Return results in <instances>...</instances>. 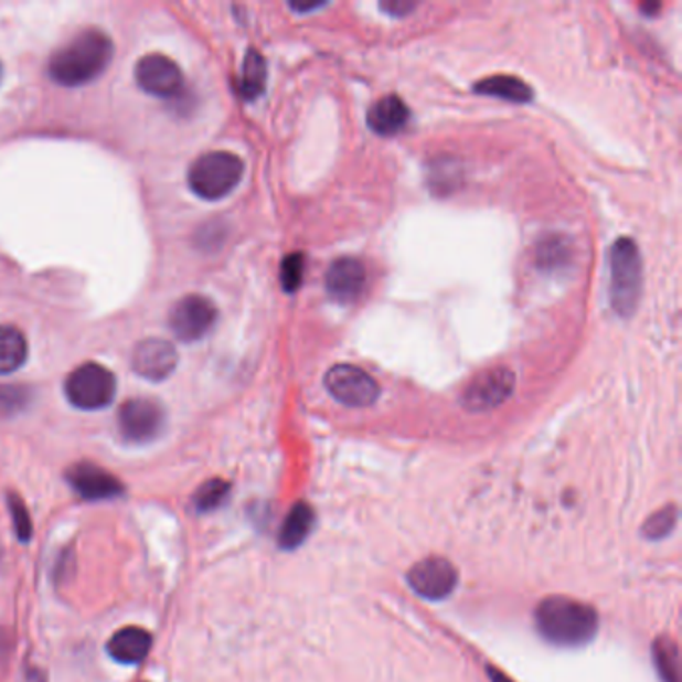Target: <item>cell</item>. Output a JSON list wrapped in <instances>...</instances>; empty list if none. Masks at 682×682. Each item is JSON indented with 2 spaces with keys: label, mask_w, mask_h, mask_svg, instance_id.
<instances>
[{
  "label": "cell",
  "mask_w": 682,
  "mask_h": 682,
  "mask_svg": "<svg viewBox=\"0 0 682 682\" xmlns=\"http://www.w3.org/2000/svg\"><path fill=\"white\" fill-rule=\"evenodd\" d=\"M113 54L115 44L105 32L96 29L78 32L51 56L49 76L56 85H88L107 71Z\"/></svg>",
  "instance_id": "1"
},
{
  "label": "cell",
  "mask_w": 682,
  "mask_h": 682,
  "mask_svg": "<svg viewBox=\"0 0 682 682\" xmlns=\"http://www.w3.org/2000/svg\"><path fill=\"white\" fill-rule=\"evenodd\" d=\"M536 627L558 647H583L597 635V610L575 598L548 597L536 607Z\"/></svg>",
  "instance_id": "2"
},
{
  "label": "cell",
  "mask_w": 682,
  "mask_h": 682,
  "mask_svg": "<svg viewBox=\"0 0 682 682\" xmlns=\"http://www.w3.org/2000/svg\"><path fill=\"white\" fill-rule=\"evenodd\" d=\"M610 268V305L615 312L629 319L639 307L642 295V258L637 243L622 236L610 246L608 255Z\"/></svg>",
  "instance_id": "3"
},
{
  "label": "cell",
  "mask_w": 682,
  "mask_h": 682,
  "mask_svg": "<svg viewBox=\"0 0 682 682\" xmlns=\"http://www.w3.org/2000/svg\"><path fill=\"white\" fill-rule=\"evenodd\" d=\"M245 162L233 152L213 150L194 160L189 171L191 191L204 201H219L243 181Z\"/></svg>",
  "instance_id": "4"
},
{
  "label": "cell",
  "mask_w": 682,
  "mask_h": 682,
  "mask_svg": "<svg viewBox=\"0 0 682 682\" xmlns=\"http://www.w3.org/2000/svg\"><path fill=\"white\" fill-rule=\"evenodd\" d=\"M64 393L76 408L98 411L113 403L117 395V381L107 366L85 363L66 376Z\"/></svg>",
  "instance_id": "5"
},
{
  "label": "cell",
  "mask_w": 682,
  "mask_h": 682,
  "mask_svg": "<svg viewBox=\"0 0 682 682\" xmlns=\"http://www.w3.org/2000/svg\"><path fill=\"white\" fill-rule=\"evenodd\" d=\"M324 386L337 403L351 408L371 406L381 395L373 376L354 364H334L324 374Z\"/></svg>",
  "instance_id": "6"
},
{
  "label": "cell",
  "mask_w": 682,
  "mask_h": 682,
  "mask_svg": "<svg viewBox=\"0 0 682 682\" xmlns=\"http://www.w3.org/2000/svg\"><path fill=\"white\" fill-rule=\"evenodd\" d=\"M164 427V408L152 398H130L118 411V430L128 443L145 445Z\"/></svg>",
  "instance_id": "7"
},
{
  "label": "cell",
  "mask_w": 682,
  "mask_h": 682,
  "mask_svg": "<svg viewBox=\"0 0 682 682\" xmlns=\"http://www.w3.org/2000/svg\"><path fill=\"white\" fill-rule=\"evenodd\" d=\"M216 322V307L203 295H189L172 307L169 327L182 342L201 341Z\"/></svg>",
  "instance_id": "8"
},
{
  "label": "cell",
  "mask_w": 682,
  "mask_h": 682,
  "mask_svg": "<svg viewBox=\"0 0 682 682\" xmlns=\"http://www.w3.org/2000/svg\"><path fill=\"white\" fill-rule=\"evenodd\" d=\"M514 373L507 366L489 369L470 381L462 393V405L470 413H484L501 406L514 391Z\"/></svg>",
  "instance_id": "9"
},
{
  "label": "cell",
  "mask_w": 682,
  "mask_h": 682,
  "mask_svg": "<svg viewBox=\"0 0 682 682\" xmlns=\"http://www.w3.org/2000/svg\"><path fill=\"white\" fill-rule=\"evenodd\" d=\"M457 568L440 556H428L408 571V585L416 595L428 600L448 597L457 587Z\"/></svg>",
  "instance_id": "10"
},
{
  "label": "cell",
  "mask_w": 682,
  "mask_h": 682,
  "mask_svg": "<svg viewBox=\"0 0 682 682\" xmlns=\"http://www.w3.org/2000/svg\"><path fill=\"white\" fill-rule=\"evenodd\" d=\"M135 78L145 93L157 98H172L181 93V68L164 54L142 56L135 68Z\"/></svg>",
  "instance_id": "11"
},
{
  "label": "cell",
  "mask_w": 682,
  "mask_h": 682,
  "mask_svg": "<svg viewBox=\"0 0 682 682\" xmlns=\"http://www.w3.org/2000/svg\"><path fill=\"white\" fill-rule=\"evenodd\" d=\"M130 364L142 379L159 383L174 373L179 364V352L172 342L164 339H147L135 347Z\"/></svg>",
  "instance_id": "12"
},
{
  "label": "cell",
  "mask_w": 682,
  "mask_h": 682,
  "mask_svg": "<svg viewBox=\"0 0 682 682\" xmlns=\"http://www.w3.org/2000/svg\"><path fill=\"white\" fill-rule=\"evenodd\" d=\"M66 480L76 494L86 501H108L125 492V487L117 477L93 462H78L73 469H68Z\"/></svg>",
  "instance_id": "13"
},
{
  "label": "cell",
  "mask_w": 682,
  "mask_h": 682,
  "mask_svg": "<svg viewBox=\"0 0 682 682\" xmlns=\"http://www.w3.org/2000/svg\"><path fill=\"white\" fill-rule=\"evenodd\" d=\"M364 285H366V268L359 258L352 256L337 258L324 277L327 292L339 302H352L359 299Z\"/></svg>",
  "instance_id": "14"
},
{
  "label": "cell",
  "mask_w": 682,
  "mask_h": 682,
  "mask_svg": "<svg viewBox=\"0 0 682 682\" xmlns=\"http://www.w3.org/2000/svg\"><path fill=\"white\" fill-rule=\"evenodd\" d=\"M411 110L401 96L386 95L369 108L366 122L379 137H395L406 127Z\"/></svg>",
  "instance_id": "15"
},
{
  "label": "cell",
  "mask_w": 682,
  "mask_h": 682,
  "mask_svg": "<svg viewBox=\"0 0 682 682\" xmlns=\"http://www.w3.org/2000/svg\"><path fill=\"white\" fill-rule=\"evenodd\" d=\"M150 647H152L150 632L139 627H127L113 635V639L108 640L107 651L117 662L139 664L147 659Z\"/></svg>",
  "instance_id": "16"
},
{
  "label": "cell",
  "mask_w": 682,
  "mask_h": 682,
  "mask_svg": "<svg viewBox=\"0 0 682 682\" xmlns=\"http://www.w3.org/2000/svg\"><path fill=\"white\" fill-rule=\"evenodd\" d=\"M472 90L477 95L492 96V98H501L509 103H531L533 100V88L524 83L523 78L512 75H494L482 78L480 83L472 86Z\"/></svg>",
  "instance_id": "17"
},
{
  "label": "cell",
  "mask_w": 682,
  "mask_h": 682,
  "mask_svg": "<svg viewBox=\"0 0 682 682\" xmlns=\"http://www.w3.org/2000/svg\"><path fill=\"white\" fill-rule=\"evenodd\" d=\"M29 354V344L19 329L0 324V374L19 371Z\"/></svg>",
  "instance_id": "18"
},
{
  "label": "cell",
  "mask_w": 682,
  "mask_h": 682,
  "mask_svg": "<svg viewBox=\"0 0 682 682\" xmlns=\"http://www.w3.org/2000/svg\"><path fill=\"white\" fill-rule=\"evenodd\" d=\"M265 86H267V61L258 51L251 49L246 53L238 78V93L245 100H255L265 93Z\"/></svg>",
  "instance_id": "19"
},
{
  "label": "cell",
  "mask_w": 682,
  "mask_h": 682,
  "mask_svg": "<svg viewBox=\"0 0 682 682\" xmlns=\"http://www.w3.org/2000/svg\"><path fill=\"white\" fill-rule=\"evenodd\" d=\"M312 521H315V512L309 504L297 502L292 507V511L288 512L287 521L280 529V539H278L280 546L287 548V551H292L299 544L305 543V539L309 536L310 529H312Z\"/></svg>",
  "instance_id": "20"
},
{
  "label": "cell",
  "mask_w": 682,
  "mask_h": 682,
  "mask_svg": "<svg viewBox=\"0 0 682 682\" xmlns=\"http://www.w3.org/2000/svg\"><path fill=\"white\" fill-rule=\"evenodd\" d=\"M654 661L664 682H681V652L671 637H661L654 642Z\"/></svg>",
  "instance_id": "21"
},
{
  "label": "cell",
  "mask_w": 682,
  "mask_h": 682,
  "mask_svg": "<svg viewBox=\"0 0 682 682\" xmlns=\"http://www.w3.org/2000/svg\"><path fill=\"white\" fill-rule=\"evenodd\" d=\"M228 492H231V484L228 482H224L221 479L209 480L196 492L194 507L201 512L214 511V509H219L226 501Z\"/></svg>",
  "instance_id": "22"
},
{
  "label": "cell",
  "mask_w": 682,
  "mask_h": 682,
  "mask_svg": "<svg viewBox=\"0 0 682 682\" xmlns=\"http://www.w3.org/2000/svg\"><path fill=\"white\" fill-rule=\"evenodd\" d=\"M305 277V255L290 253L280 265V285L287 292H297Z\"/></svg>",
  "instance_id": "23"
},
{
  "label": "cell",
  "mask_w": 682,
  "mask_h": 682,
  "mask_svg": "<svg viewBox=\"0 0 682 682\" xmlns=\"http://www.w3.org/2000/svg\"><path fill=\"white\" fill-rule=\"evenodd\" d=\"M676 516H679L676 507H672V504L664 507L661 511L654 512L651 519L644 523V526H642V534H644L647 539H652V541L667 536V534L671 533L672 529H674Z\"/></svg>",
  "instance_id": "24"
},
{
  "label": "cell",
  "mask_w": 682,
  "mask_h": 682,
  "mask_svg": "<svg viewBox=\"0 0 682 682\" xmlns=\"http://www.w3.org/2000/svg\"><path fill=\"white\" fill-rule=\"evenodd\" d=\"M31 391L24 386H0V415H14L29 405Z\"/></svg>",
  "instance_id": "25"
},
{
  "label": "cell",
  "mask_w": 682,
  "mask_h": 682,
  "mask_svg": "<svg viewBox=\"0 0 682 682\" xmlns=\"http://www.w3.org/2000/svg\"><path fill=\"white\" fill-rule=\"evenodd\" d=\"M9 502H11L12 526H14V534H17V539H19V541L26 543V541L31 539L32 534L31 514L26 511V507H24V502H22L21 497L11 494V497H9Z\"/></svg>",
  "instance_id": "26"
},
{
  "label": "cell",
  "mask_w": 682,
  "mask_h": 682,
  "mask_svg": "<svg viewBox=\"0 0 682 682\" xmlns=\"http://www.w3.org/2000/svg\"><path fill=\"white\" fill-rule=\"evenodd\" d=\"M416 7H418V2H413V0H383L381 2V11L386 12L388 17H396V19L408 17L411 12L415 11Z\"/></svg>",
  "instance_id": "27"
},
{
  "label": "cell",
  "mask_w": 682,
  "mask_h": 682,
  "mask_svg": "<svg viewBox=\"0 0 682 682\" xmlns=\"http://www.w3.org/2000/svg\"><path fill=\"white\" fill-rule=\"evenodd\" d=\"M565 255V245H563L561 241L551 238V241H546L543 245V251H541V263H548V267H556L558 260Z\"/></svg>",
  "instance_id": "28"
},
{
  "label": "cell",
  "mask_w": 682,
  "mask_h": 682,
  "mask_svg": "<svg viewBox=\"0 0 682 682\" xmlns=\"http://www.w3.org/2000/svg\"><path fill=\"white\" fill-rule=\"evenodd\" d=\"M290 9L295 12H310L317 11V9H322L324 7V2H309V4H300V2H290L288 4Z\"/></svg>",
  "instance_id": "29"
},
{
  "label": "cell",
  "mask_w": 682,
  "mask_h": 682,
  "mask_svg": "<svg viewBox=\"0 0 682 682\" xmlns=\"http://www.w3.org/2000/svg\"><path fill=\"white\" fill-rule=\"evenodd\" d=\"M489 674L492 676V681L494 682H512L509 676H504L501 671H497V669H489Z\"/></svg>",
  "instance_id": "30"
},
{
  "label": "cell",
  "mask_w": 682,
  "mask_h": 682,
  "mask_svg": "<svg viewBox=\"0 0 682 682\" xmlns=\"http://www.w3.org/2000/svg\"><path fill=\"white\" fill-rule=\"evenodd\" d=\"M640 9H642V12H647V14H654V12L661 9V4H642Z\"/></svg>",
  "instance_id": "31"
}]
</instances>
